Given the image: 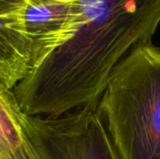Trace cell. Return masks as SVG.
<instances>
[{"label":"cell","mask_w":160,"mask_h":159,"mask_svg":"<svg viewBox=\"0 0 160 159\" xmlns=\"http://www.w3.org/2000/svg\"><path fill=\"white\" fill-rule=\"evenodd\" d=\"M83 22L81 2L0 0V89L13 90Z\"/></svg>","instance_id":"cell-3"},{"label":"cell","mask_w":160,"mask_h":159,"mask_svg":"<svg viewBox=\"0 0 160 159\" xmlns=\"http://www.w3.org/2000/svg\"><path fill=\"white\" fill-rule=\"evenodd\" d=\"M84 22L13 92L22 111L58 117L97 108L117 65L151 42L160 23V0H82Z\"/></svg>","instance_id":"cell-1"},{"label":"cell","mask_w":160,"mask_h":159,"mask_svg":"<svg viewBox=\"0 0 160 159\" xmlns=\"http://www.w3.org/2000/svg\"><path fill=\"white\" fill-rule=\"evenodd\" d=\"M22 112L13 90L0 89V159H30L22 139Z\"/></svg>","instance_id":"cell-5"},{"label":"cell","mask_w":160,"mask_h":159,"mask_svg":"<svg viewBox=\"0 0 160 159\" xmlns=\"http://www.w3.org/2000/svg\"><path fill=\"white\" fill-rule=\"evenodd\" d=\"M55 2L61 3V4H66V5H71V4H76L81 2L82 0H54Z\"/></svg>","instance_id":"cell-6"},{"label":"cell","mask_w":160,"mask_h":159,"mask_svg":"<svg viewBox=\"0 0 160 159\" xmlns=\"http://www.w3.org/2000/svg\"><path fill=\"white\" fill-rule=\"evenodd\" d=\"M21 125L30 159H120L97 108L58 117L22 112Z\"/></svg>","instance_id":"cell-4"},{"label":"cell","mask_w":160,"mask_h":159,"mask_svg":"<svg viewBox=\"0 0 160 159\" xmlns=\"http://www.w3.org/2000/svg\"><path fill=\"white\" fill-rule=\"evenodd\" d=\"M98 112L120 159H160V49L141 44L114 68Z\"/></svg>","instance_id":"cell-2"}]
</instances>
